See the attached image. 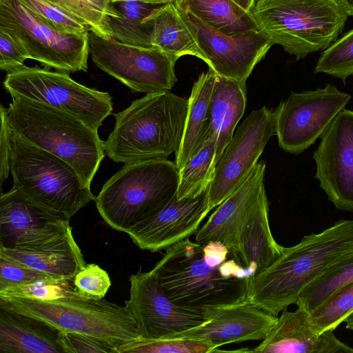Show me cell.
<instances>
[{
  "label": "cell",
  "mask_w": 353,
  "mask_h": 353,
  "mask_svg": "<svg viewBox=\"0 0 353 353\" xmlns=\"http://www.w3.org/2000/svg\"><path fill=\"white\" fill-rule=\"evenodd\" d=\"M153 268L166 294L180 307L203 314L211 308L246 299V269L220 242L183 240L167 248Z\"/></svg>",
  "instance_id": "cell-1"
},
{
  "label": "cell",
  "mask_w": 353,
  "mask_h": 353,
  "mask_svg": "<svg viewBox=\"0 0 353 353\" xmlns=\"http://www.w3.org/2000/svg\"><path fill=\"white\" fill-rule=\"evenodd\" d=\"M352 252L353 220H339L284 248L269 267L249 278L246 300L277 316L326 269Z\"/></svg>",
  "instance_id": "cell-2"
},
{
  "label": "cell",
  "mask_w": 353,
  "mask_h": 353,
  "mask_svg": "<svg viewBox=\"0 0 353 353\" xmlns=\"http://www.w3.org/2000/svg\"><path fill=\"white\" fill-rule=\"evenodd\" d=\"M10 96L12 102L3 106L10 130L68 163L90 187L105 154L98 130L62 110L18 94Z\"/></svg>",
  "instance_id": "cell-3"
},
{
  "label": "cell",
  "mask_w": 353,
  "mask_h": 353,
  "mask_svg": "<svg viewBox=\"0 0 353 353\" xmlns=\"http://www.w3.org/2000/svg\"><path fill=\"white\" fill-rule=\"evenodd\" d=\"M188 100L170 91L148 93L114 114V127L105 153L125 164L165 160L181 144Z\"/></svg>",
  "instance_id": "cell-4"
},
{
  "label": "cell",
  "mask_w": 353,
  "mask_h": 353,
  "mask_svg": "<svg viewBox=\"0 0 353 353\" xmlns=\"http://www.w3.org/2000/svg\"><path fill=\"white\" fill-rule=\"evenodd\" d=\"M252 13L272 43L296 60L329 47L349 17L339 0H257Z\"/></svg>",
  "instance_id": "cell-5"
},
{
  "label": "cell",
  "mask_w": 353,
  "mask_h": 353,
  "mask_svg": "<svg viewBox=\"0 0 353 353\" xmlns=\"http://www.w3.org/2000/svg\"><path fill=\"white\" fill-rule=\"evenodd\" d=\"M179 171L168 159L125 164L96 196L99 214L112 228L126 232L176 195Z\"/></svg>",
  "instance_id": "cell-6"
},
{
  "label": "cell",
  "mask_w": 353,
  "mask_h": 353,
  "mask_svg": "<svg viewBox=\"0 0 353 353\" xmlns=\"http://www.w3.org/2000/svg\"><path fill=\"white\" fill-rule=\"evenodd\" d=\"M10 135L12 187L36 204L69 219L95 201L90 187L68 163L29 143L10 128Z\"/></svg>",
  "instance_id": "cell-7"
},
{
  "label": "cell",
  "mask_w": 353,
  "mask_h": 353,
  "mask_svg": "<svg viewBox=\"0 0 353 353\" xmlns=\"http://www.w3.org/2000/svg\"><path fill=\"white\" fill-rule=\"evenodd\" d=\"M0 307L43 321L61 332L88 335L117 349L141 337L127 307L80 296L47 300L0 296Z\"/></svg>",
  "instance_id": "cell-8"
},
{
  "label": "cell",
  "mask_w": 353,
  "mask_h": 353,
  "mask_svg": "<svg viewBox=\"0 0 353 353\" xmlns=\"http://www.w3.org/2000/svg\"><path fill=\"white\" fill-rule=\"evenodd\" d=\"M0 29L14 39L28 59L68 74L87 71L88 33L59 32L21 0H0Z\"/></svg>",
  "instance_id": "cell-9"
},
{
  "label": "cell",
  "mask_w": 353,
  "mask_h": 353,
  "mask_svg": "<svg viewBox=\"0 0 353 353\" xmlns=\"http://www.w3.org/2000/svg\"><path fill=\"white\" fill-rule=\"evenodd\" d=\"M3 87L18 94L67 112L99 130L112 111L108 92L89 88L72 79L68 73L48 68L23 65L7 73Z\"/></svg>",
  "instance_id": "cell-10"
},
{
  "label": "cell",
  "mask_w": 353,
  "mask_h": 353,
  "mask_svg": "<svg viewBox=\"0 0 353 353\" xmlns=\"http://www.w3.org/2000/svg\"><path fill=\"white\" fill-rule=\"evenodd\" d=\"M88 37L94 64L132 92L170 91L177 81L174 65L178 58L157 47L127 44L93 32Z\"/></svg>",
  "instance_id": "cell-11"
},
{
  "label": "cell",
  "mask_w": 353,
  "mask_h": 353,
  "mask_svg": "<svg viewBox=\"0 0 353 353\" xmlns=\"http://www.w3.org/2000/svg\"><path fill=\"white\" fill-rule=\"evenodd\" d=\"M350 99V94L332 84L315 90L292 92L273 111L279 146L287 152L302 153L321 137Z\"/></svg>",
  "instance_id": "cell-12"
},
{
  "label": "cell",
  "mask_w": 353,
  "mask_h": 353,
  "mask_svg": "<svg viewBox=\"0 0 353 353\" xmlns=\"http://www.w3.org/2000/svg\"><path fill=\"white\" fill-rule=\"evenodd\" d=\"M179 8L198 46L201 60L223 77L245 83L273 45L259 29L226 34Z\"/></svg>",
  "instance_id": "cell-13"
},
{
  "label": "cell",
  "mask_w": 353,
  "mask_h": 353,
  "mask_svg": "<svg viewBox=\"0 0 353 353\" xmlns=\"http://www.w3.org/2000/svg\"><path fill=\"white\" fill-rule=\"evenodd\" d=\"M275 134L274 112L265 106L253 110L241 123L224 149L207 190L210 211L232 194L246 179L270 137Z\"/></svg>",
  "instance_id": "cell-14"
},
{
  "label": "cell",
  "mask_w": 353,
  "mask_h": 353,
  "mask_svg": "<svg viewBox=\"0 0 353 353\" xmlns=\"http://www.w3.org/2000/svg\"><path fill=\"white\" fill-rule=\"evenodd\" d=\"M130 297L125 306L132 316L141 337L175 336L205 321L203 315L185 310L171 300L161 287L153 270L130 276Z\"/></svg>",
  "instance_id": "cell-15"
},
{
  "label": "cell",
  "mask_w": 353,
  "mask_h": 353,
  "mask_svg": "<svg viewBox=\"0 0 353 353\" xmlns=\"http://www.w3.org/2000/svg\"><path fill=\"white\" fill-rule=\"evenodd\" d=\"M316 179L336 209L353 212V110L343 109L313 154Z\"/></svg>",
  "instance_id": "cell-16"
},
{
  "label": "cell",
  "mask_w": 353,
  "mask_h": 353,
  "mask_svg": "<svg viewBox=\"0 0 353 353\" xmlns=\"http://www.w3.org/2000/svg\"><path fill=\"white\" fill-rule=\"evenodd\" d=\"M70 221L12 187L0 196V247L28 249L46 244L72 232Z\"/></svg>",
  "instance_id": "cell-17"
},
{
  "label": "cell",
  "mask_w": 353,
  "mask_h": 353,
  "mask_svg": "<svg viewBox=\"0 0 353 353\" xmlns=\"http://www.w3.org/2000/svg\"><path fill=\"white\" fill-rule=\"evenodd\" d=\"M206 192L194 198L176 195L157 212L130 228L125 233L142 250L157 252L190 238L200 228L210 212Z\"/></svg>",
  "instance_id": "cell-18"
},
{
  "label": "cell",
  "mask_w": 353,
  "mask_h": 353,
  "mask_svg": "<svg viewBox=\"0 0 353 353\" xmlns=\"http://www.w3.org/2000/svg\"><path fill=\"white\" fill-rule=\"evenodd\" d=\"M203 315V323L175 336L206 339L217 349L230 343L263 340L278 319L246 299L211 308Z\"/></svg>",
  "instance_id": "cell-19"
},
{
  "label": "cell",
  "mask_w": 353,
  "mask_h": 353,
  "mask_svg": "<svg viewBox=\"0 0 353 353\" xmlns=\"http://www.w3.org/2000/svg\"><path fill=\"white\" fill-rule=\"evenodd\" d=\"M265 166L264 161L255 165L244 182L217 206L205 223L197 230L194 241L201 244L221 242L228 249L232 258L243 227L266 194Z\"/></svg>",
  "instance_id": "cell-20"
},
{
  "label": "cell",
  "mask_w": 353,
  "mask_h": 353,
  "mask_svg": "<svg viewBox=\"0 0 353 353\" xmlns=\"http://www.w3.org/2000/svg\"><path fill=\"white\" fill-rule=\"evenodd\" d=\"M254 353H353V348L341 341L334 330L318 333L309 314L298 307L281 312L262 342L251 350Z\"/></svg>",
  "instance_id": "cell-21"
},
{
  "label": "cell",
  "mask_w": 353,
  "mask_h": 353,
  "mask_svg": "<svg viewBox=\"0 0 353 353\" xmlns=\"http://www.w3.org/2000/svg\"><path fill=\"white\" fill-rule=\"evenodd\" d=\"M61 333L43 321L0 307L1 353H65Z\"/></svg>",
  "instance_id": "cell-22"
},
{
  "label": "cell",
  "mask_w": 353,
  "mask_h": 353,
  "mask_svg": "<svg viewBox=\"0 0 353 353\" xmlns=\"http://www.w3.org/2000/svg\"><path fill=\"white\" fill-rule=\"evenodd\" d=\"M0 255L59 280H73L85 265L72 231L40 246L28 249L0 247Z\"/></svg>",
  "instance_id": "cell-23"
},
{
  "label": "cell",
  "mask_w": 353,
  "mask_h": 353,
  "mask_svg": "<svg viewBox=\"0 0 353 353\" xmlns=\"http://www.w3.org/2000/svg\"><path fill=\"white\" fill-rule=\"evenodd\" d=\"M268 214L269 203L265 194L243 227L232 256L251 277L269 267L284 248L272 236Z\"/></svg>",
  "instance_id": "cell-24"
},
{
  "label": "cell",
  "mask_w": 353,
  "mask_h": 353,
  "mask_svg": "<svg viewBox=\"0 0 353 353\" xmlns=\"http://www.w3.org/2000/svg\"><path fill=\"white\" fill-rule=\"evenodd\" d=\"M245 106V83L215 73L209 106L208 135L212 136L215 140L217 163L231 141L234 129L244 114Z\"/></svg>",
  "instance_id": "cell-25"
},
{
  "label": "cell",
  "mask_w": 353,
  "mask_h": 353,
  "mask_svg": "<svg viewBox=\"0 0 353 353\" xmlns=\"http://www.w3.org/2000/svg\"><path fill=\"white\" fill-rule=\"evenodd\" d=\"M215 72L210 68L202 72L194 82L188 100L183 133L175 164L181 170L201 147L209 130V106L214 83Z\"/></svg>",
  "instance_id": "cell-26"
},
{
  "label": "cell",
  "mask_w": 353,
  "mask_h": 353,
  "mask_svg": "<svg viewBox=\"0 0 353 353\" xmlns=\"http://www.w3.org/2000/svg\"><path fill=\"white\" fill-rule=\"evenodd\" d=\"M143 23L150 30L152 46L178 59L192 55L201 59L198 46L175 1L154 10Z\"/></svg>",
  "instance_id": "cell-27"
},
{
  "label": "cell",
  "mask_w": 353,
  "mask_h": 353,
  "mask_svg": "<svg viewBox=\"0 0 353 353\" xmlns=\"http://www.w3.org/2000/svg\"><path fill=\"white\" fill-rule=\"evenodd\" d=\"M179 8L226 34L259 30L252 12L232 0H175Z\"/></svg>",
  "instance_id": "cell-28"
},
{
  "label": "cell",
  "mask_w": 353,
  "mask_h": 353,
  "mask_svg": "<svg viewBox=\"0 0 353 353\" xmlns=\"http://www.w3.org/2000/svg\"><path fill=\"white\" fill-rule=\"evenodd\" d=\"M119 17H110L112 38L120 42L142 47H153L150 33L144 19L167 4L150 1L125 0L112 2Z\"/></svg>",
  "instance_id": "cell-29"
},
{
  "label": "cell",
  "mask_w": 353,
  "mask_h": 353,
  "mask_svg": "<svg viewBox=\"0 0 353 353\" xmlns=\"http://www.w3.org/2000/svg\"><path fill=\"white\" fill-rule=\"evenodd\" d=\"M216 164L215 140L207 135L201 147L179 171L177 199L194 198L206 192L213 180Z\"/></svg>",
  "instance_id": "cell-30"
},
{
  "label": "cell",
  "mask_w": 353,
  "mask_h": 353,
  "mask_svg": "<svg viewBox=\"0 0 353 353\" xmlns=\"http://www.w3.org/2000/svg\"><path fill=\"white\" fill-rule=\"evenodd\" d=\"M353 283V252L331 265L299 294L296 305L310 314L343 287Z\"/></svg>",
  "instance_id": "cell-31"
},
{
  "label": "cell",
  "mask_w": 353,
  "mask_h": 353,
  "mask_svg": "<svg viewBox=\"0 0 353 353\" xmlns=\"http://www.w3.org/2000/svg\"><path fill=\"white\" fill-rule=\"evenodd\" d=\"M79 19L95 34L111 39L110 17L119 14L110 0H46Z\"/></svg>",
  "instance_id": "cell-32"
},
{
  "label": "cell",
  "mask_w": 353,
  "mask_h": 353,
  "mask_svg": "<svg viewBox=\"0 0 353 353\" xmlns=\"http://www.w3.org/2000/svg\"><path fill=\"white\" fill-rule=\"evenodd\" d=\"M216 349L210 341L188 336L139 339L123 344L117 353H210Z\"/></svg>",
  "instance_id": "cell-33"
},
{
  "label": "cell",
  "mask_w": 353,
  "mask_h": 353,
  "mask_svg": "<svg viewBox=\"0 0 353 353\" xmlns=\"http://www.w3.org/2000/svg\"><path fill=\"white\" fill-rule=\"evenodd\" d=\"M315 73H325L345 83L353 75V29L336 39L321 54Z\"/></svg>",
  "instance_id": "cell-34"
},
{
  "label": "cell",
  "mask_w": 353,
  "mask_h": 353,
  "mask_svg": "<svg viewBox=\"0 0 353 353\" xmlns=\"http://www.w3.org/2000/svg\"><path fill=\"white\" fill-rule=\"evenodd\" d=\"M353 312V283L335 292L324 303L309 314L318 333L334 330Z\"/></svg>",
  "instance_id": "cell-35"
},
{
  "label": "cell",
  "mask_w": 353,
  "mask_h": 353,
  "mask_svg": "<svg viewBox=\"0 0 353 353\" xmlns=\"http://www.w3.org/2000/svg\"><path fill=\"white\" fill-rule=\"evenodd\" d=\"M0 296L47 300L63 296H80L74 289L73 280H51L10 286L0 290Z\"/></svg>",
  "instance_id": "cell-36"
},
{
  "label": "cell",
  "mask_w": 353,
  "mask_h": 353,
  "mask_svg": "<svg viewBox=\"0 0 353 353\" xmlns=\"http://www.w3.org/2000/svg\"><path fill=\"white\" fill-rule=\"evenodd\" d=\"M43 21L56 30L69 34H88V28L78 19L46 0H21Z\"/></svg>",
  "instance_id": "cell-37"
},
{
  "label": "cell",
  "mask_w": 353,
  "mask_h": 353,
  "mask_svg": "<svg viewBox=\"0 0 353 353\" xmlns=\"http://www.w3.org/2000/svg\"><path fill=\"white\" fill-rule=\"evenodd\" d=\"M76 292L83 299H102L111 286L108 272L94 263H88L73 279Z\"/></svg>",
  "instance_id": "cell-38"
},
{
  "label": "cell",
  "mask_w": 353,
  "mask_h": 353,
  "mask_svg": "<svg viewBox=\"0 0 353 353\" xmlns=\"http://www.w3.org/2000/svg\"><path fill=\"white\" fill-rule=\"evenodd\" d=\"M51 280L59 281L23 263L0 255V290L14 285Z\"/></svg>",
  "instance_id": "cell-39"
},
{
  "label": "cell",
  "mask_w": 353,
  "mask_h": 353,
  "mask_svg": "<svg viewBox=\"0 0 353 353\" xmlns=\"http://www.w3.org/2000/svg\"><path fill=\"white\" fill-rule=\"evenodd\" d=\"M61 334L65 353H117L113 346L96 338L74 332Z\"/></svg>",
  "instance_id": "cell-40"
},
{
  "label": "cell",
  "mask_w": 353,
  "mask_h": 353,
  "mask_svg": "<svg viewBox=\"0 0 353 353\" xmlns=\"http://www.w3.org/2000/svg\"><path fill=\"white\" fill-rule=\"evenodd\" d=\"M28 57L21 48L6 31L0 29V68L7 73L23 67Z\"/></svg>",
  "instance_id": "cell-41"
},
{
  "label": "cell",
  "mask_w": 353,
  "mask_h": 353,
  "mask_svg": "<svg viewBox=\"0 0 353 353\" xmlns=\"http://www.w3.org/2000/svg\"><path fill=\"white\" fill-rule=\"evenodd\" d=\"M0 181L1 185L7 180L10 172L9 167V152L10 144V127L7 121L3 105L0 108Z\"/></svg>",
  "instance_id": "cell-42"
},
{
  "label": "cell",
  "mask_w": 353,
  "mask_h": 353,
  "mask_svg": "<svg viewBox=\"0 0 353 353\" xmlns=\"http://www.w3.org/2000/svg\"><path fill=\"white\" fill-rule=\"evenodd\" d=\"M247 12H252L257 0H232Z\"/></svg>",
  "instance_id": "cell-43"
},
{
  "label": "cell",
  "mask_w": 353,
  "mask_h": 353,
  "mask_svg": "<svg viewBox=\"0 0 353 353\" xmlns=\"http://www.w3.org/2000/svg\"><path fill=\"white\" fill-rule=\"evenodd\" d=\"M349 16L353 15V0H339Z\"/></svg>",
  "instance_id": "cell-44"
},
{
  "label": "cell",
  "mask_w": 353,
  "mask_h": 353,
  "mask_svg": "<svg viewBox=\"0 0 353 353\" xmlns=\"http://www.w3.org/2000/svg\"><path fill=\"white\" fill-rule=\"evenodd\" d=\"M346 329L353 331V312H352L345 319Z\"/></svg>",
  "instance_id": "cell-45"
},
{
  "label": "cell",
  "mask_w": 353,
  "mask_h": 353,
  "mask_svg": "<svg viewBox=\"0 0 353 353\" xmlns=\"http://www.w3.org/2000/svg\"><path fill=\"white\" fill-rule=\"evenodd\" d=\"M111 2H116V1H125V0H110ZM139 1H154L160 3H168L172 1H174L175 0H139Z\"/></svg>",
  "instance_id": "cell-46"
}]
</instances>
